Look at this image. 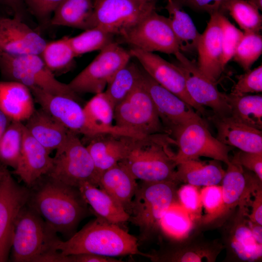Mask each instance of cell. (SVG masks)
<instances>
[{
    "label": "cell",
    "instance_id": "46",
    "mask_svg": "<svg viewBox=\"0 0 262 262\" xmlns=\"http://www.w3.org/2000/svg\"><path fill=\"white\" fill-rule=\"evenodd\" d=\"M63 0H23L28 13L44 26L50 25L52 14Z\"/></svg>",
    "mask_w": 262,
    "mask_h": 262
},
{
    "label": "cell",
    "instance_id": "41",
    "mask_svg": "<svg viewBox=\"0 0 262 262\" xmlns=\"http://www.w3.org/2000/svg\"><path fill=\"white\" fill-rule=\"evenodd\" d=\"M200 194L205 213L199 225H207L224 216L225 204L221 186L217 184L204 186Z\"/></svg>",
    "mask_w": 262,
    "mask_h": 262
},
{
    "label": "cell",
    "instance_id": "27",
    "mask_svg": "<svg viewBox=\"0 0 262 262\" xmlns=\"http://www.w3.org/2000/svg\"><path fill=\"white\" fill-rule=\"evenodd\" d=\"M26 121L28 132L50 153L65 143L71 131L41 108Z\"/></svg>",
    "mask_w": 262,
    "mask_h": 262
},
{
    "label": "cell",
    "instance_id": "10",
    "mask_svg": "<svg viewBox=\"0 0 262 262\" xmlns=\"http://www.w3.org/2000/svg\"><path fill=\"white\" fill-rule=\"evenodd\" d=\"M131 57L129 50L114 41L101 49L94 59L67 84L79 95L103 92L115 73Z\"/></svg>",
    "mask_w": 262,
    "mask_h": 262
},
{
    "label": "cell",
    "instance_id": "14",
    "mask_svg": "<svg viewBox=\"0 0 262 262\" xmlns=\"http://www.w3.org/2000/svg\"><path fill=\"white\" fill-rule=\"evenodd\" d=\"M174 63L181 72L187 91L197 104L210 108L213 114L221 116L231 115V109L225 93L219 91L216 83L210 80L198 69L196 63L187 58L181 51L175 55Z\"/></svg>",
    "mask_w": 262,
    "mask_h": 262
},
{
    "label": "cell",
    "instance_id": "52",
    "mask_svg": "<svg viewBox=\"0 0 262 262\" xmlns=\"http://www.w3.org/2000/svg\"><path fill=\"white\" fill-rule=\"evenodd\" d=\"M248 224L255 241L259 244L262 245V225L248 219Z\"/></svg>",
    "mask_w": 262,
    "mask_h": 262
},
{
    "label": "cell",
    "instance_id": "22",
    "mask_svg": "<svg viewBox=\"0 0 262 262\" xmlns=\"http://www.w3.org/2000/svg\"><path fill=\"white\" fill-rule=\"evenodd\" d=\"M218 13L210 15L197 44V66L207 78L216 83L225 68L222 63L221 30Z\"/></svg>",
    "mask_w": 262,
    "mask_h": 262
},
{
    "label": "cell",
    "instance_id": "5",
    "mask_svg": "<svg viewBox=\"0 0 262 262\" xmlns=\"http://www.w3.org/2000/svg\"><path fill=\"white\" fill-rule=\"evenodd\" d=\"M178 184L173 181H142L138 184L128 221L139 228L141 240L149 238L160 229L164 213L178 202Z\"/></svg>",
    "mask_w": 262,
    "mask_h": 262
},
{
    "label": "cell",
    "instance_id": "1",
    "mask_svg": "<svg viewBox=\"0 0 262 262\" xmlns=\"http://www.w3.org/2000/svg\"><path fill=\"white\" fill-rule=\"evenodd\" d=\"M29 190L27 204L66 240L76 232L82 220L93 213L78 188L48 175Z\"/></svg>",
    "mask_w": 262,
    "mask_h": 262
},
{
    "label": "cell",
    "instance_id": "3",
    "mask_svg": "<svg viewBox=\"0 0 262 262\" xmlns=\"http://www.w3.org/2000/svg\"><path fill=\"white\" fill-rule=\"evenodd\" d=\"M172 145L176 146L175 140L166 133L133 137L127 156L119 163L136 180L177 182L175 153L170 147Z\"/></svg>",
    "mask_w": 262,
    "mask_h": 262
},
{
    "label": "cell",
    "instance_id": "26",
    "mask_svg": "<svg viewBox=\"0 0 262 262\" xmlns=\"http://www.w3.org/2000/svg\"><path fill=\"white\" fill-rule=\"evenodd\" d=\"M133 137L106 133L88 139L86 147L99 178L104 171L126 158Z\"/></svg>",
    "mask_w": 262,
    "mask_h": 262
},
{
    "label": "cell",
    "instance_id": "21",
    "mask_svg": "<svg viewBox=\"0 0 262 262\" xmlns=\"http://www.w3.org/2000/svg\"><path fill=\"white\" fill-rule=\"evenodd\" d=\"M35 101L40 108L62 123L70 131L84 135L86 119L80 99L56 95L40 88H30Z\"/></svg>",
    "mask_w": 262,
    "mask_h": 262
},
{
    "label": "cell",
    "instance_id": "39",
    "mask_svg": "<svg viewBox=\"0 0 262 262\" xmlns=\"http://www.w3.org/2000/svg\"><path fill=\"white\" fill-rule=\"evenodd\" d=\"M115 35L99 27L84 30L68 39L76 57L93 51L101 50L115 41Z\"/></svg>",
    "mask_w": 262,
    "mask_h": 262
},
{
    "label": "cell",
    "instance_id": "12",
    "mask_svg": "<svg viewBox=\"0 0 262 262\" xmlns=\"http://www.w3.org/2000/svg\"><path fill=\"white\" fill-rule=\"evenodd\" d=\"M120 36L123 42L145 51L174 55L180 51L169 17L158 14L156 10Z\"/></svg>",
    "mask_w": 262,
    "mask_h": 262
},
{
    "label": "cell",
    "instance_id": "56",
    "mask_svg": "<svg viewBox=\"0 0 262 262\" xmlns=\"http://www.w3.org/2000/svg\"></svg>",
    "mask_w": 262,
    "mask_h": 262
},
{
    "label": "cell",
    "instance_id": "40",
    "mask_svg": "<svg viewBox=\"0 0 262 262\" xmlns=\"http://www.w3.org/2000/svg\"><path fill=\"white\" fill-rule=\"evenodd\" d=\"M243 32L260 33L262 16L259 10L247 0H230L225 8Z\"/></svg>",
    "mask_w": 262,
    "mask_h": 262
},
{
    "label": "cell",
    "instance_id": "9",
    "mask_svg": "<svg viewBox=\"0 0 262 262\" xmlns=\"http://www.w3.org/2000/svg\"><path fill=\"white\" fill-rule=\"evenodd\" d=\"M172 137L178 148L174 157L177 165L200 157L218 160L227 165L230 163L229 152L233 147L221 143L213 137L201 117L188 122Z\"/></svg>",
    "mask_w": 262,
    "mask_h": 262
},
{
    "label": "cell",
    "instance_id": "20",
    "mask_svg": "<svg viewBox=\"0 0 262 262\" xmlns=\"http://www.w3.org/2000/svg\"><path fill=\"white\" fill-rule=\"evenodd\" d=\"M227 165L221 186L224 216L237 207L249 205L251 197L262 186V181L253 172L243 167L233 159L230 158V163Z\"/></svg>",
    "mask_w": 262,
    "mask_h": 262
},
{
    "label": "cell",
    "instance_id": "47",
    "mask_svg": "<svg viewBox=\"0 0 262 262\" xmlns=\"http://www.w3.org/2000/svg\"><path fill=\"white\" fill-rule=\"evenodd\" d=\"M180 7H188L194 11L205 12L210 15L220 12L225 15V6L230 0H171Z\"/></svg>",
    "mask_w": 262,
    "mask_h": 262
},
{
    "label": "cell",
    "instance_id": "6",
    "mask_svg": "<svg viewBox=\"0 0 262 262\" xmlns=\"http://www.w3.org/2000/svg\"><path fill=\"white\" fill-rule=\"evenodd\" d=\"M0 73L4 81L16 82L29 88L36 87L51 94L80 99L67 84L56 79L38 54L0 56Z\"/></svg>",
    "mask_w": 262,
    "mask_h": 262
},
{
    "label": "cell",
    "instance_id": "13",
    "mask_svg": "<svg viewBox=\"0 0 262 262\" xmlns=\"http://www.w3.org/2000/svg\"><path fill=\"white\" fill-rule=\"evenodd\" d=\"M29 194V188L18 184L7 169L0 181V262L9 259L16 220Z\"/></svg>",
    "mask_w": 262,
    "mask_h": 262
},
{
    "label": "cell",
    "instance_id": "24",
    "mask_svg": "<svg viewBox=\"0 0 262 262\" xmlns=\"http://www.w3.org/2000/svg\"><path fill=\"white\" fill-rule=\"evenodd\" d=\"M217 130L216 138L221 143L240 150L262 152V131L235 119L232 116L208 115Z\"/></svg>",
    "mask_w": 262,
    "mask_h": 262
},
{
    "label": "cell",
    "instance_id": "50",
    "mask_svg": "<svg viewBox=\"0 0 262 262\" xmlns=\"http://www.w3.org/2000/svg\"><path fill=\"white\" fill-rule=\"evenodd\" d=\"M252 197L249 204L251 211L246 214L247 217L250 221L262 225V186L257 189Z\"/></svg>",
    "mask_w": 262,
    "mask_h": 262
},
{
    "label": "cell",
    "instance_id": "44",
    "mask_svg": "<svg viewBox=\"0 0 262 262\" xmlns=\"http://www.w3.org/2000/svg\"><path fill=\"white\" fill-rule=\"evenodd\" d=\"M177 197L179 203L193 221L196 224H199L202 216V206L198 187L185 183L178 189Z\"/></svg>",
    "mask_w": 262,
    "mask_h": 262
},
{
    "label": "cell",
    "instance_id": "34",
    "mask_svg": "<svg viewBox=\"0 0 262 262\" xmlns=\"http://www.w3.org/2000/svg\"><path fill=\"white\" fill-rule=\"evenodd\" d=\"M231 109V116L251 127L262 129V96L261 95L225 94Z\"/></svg>",
    "mask_w": 262,
    "mask_h": 262
},
{
    "label": "cell",
    "instance_id": "42",
    "mask_svg": "<svg viewBox=\"0 0 262 262\" xmlns=\"http://www.w3.org/2000/svg\"><path fill=\"white\" fill-rule=\"evenodd\" d=\"M259 33L244 32L235 51L233 60L245 71L250 69L262 53V36Z\"/></svg>",
    "mask_w": 262,
    "mask_h": 262
},
{
    "label": "cell",
    "instance_id": "19",
    "mask_svg": "<svg viewBox=\"0 0 262 262\" xmlns=\"http://www.w3.org/2000/svg\"><path fill=\"white\" fill-rule=\"evenodd\" d=\"M47 42L26 22L0 17V56L40 55Z\"/></svg>",
    "mask_w": 262,
    "mask_h": 262
},
{
    "label": "cell",
    "instance_id": "55",
    "mask_svg": "<svg viewBox=\"0 0 262 262\" xmlns=\"http://www.w3.org/2000/svg\"><path fill=\"white\" fill-rule=\"evenodd\" d=\"M143 0V1H149V2H157L158 0Z\"/></svg>",
    "mask_w": 262,
    "mask_h": 262
},
{
    "label": "cell",
    "instance_id": "45",
    "mask_svg": "<svg viewBox=\"0 0 262 262\" xmlns=\"http://www.w3.org/2000/svg\"><path fill=\"white\" fill-rule=\"evenodd\" d=\"M237 81L233 86L231 93L245 95L262 92V65L237 76Z\"/></svg>",
    "mask_w": 262,
    "mask_h": 262
},
{
    "label": "cell",
    "instance_id": "30",
    "mask_svg": "<svg viewBox=\"0 0 262 262\" xmlns=\"http://www.w3.org/2000/svg\"><path fill=\"white\" fill-rule=\"evenodd\" d=\"M219 161L190 160L177 164L175 180L197 187L217 185L222 181L225 170Z\"/></svg>",
    "mask_w": 262,
    "mask_h": 262
},
{
    "label": "cell",
    "instance_id": "31",
    "mask_svg": "<svg viewBox=\"0 0 262 262\" xmlns=\"http://www.w3.org/2000/svg\"><path fill=\"white\" fill-rule=\"evenodd\" d=\"M78 188L96 216L119 225L129 221L130 214L104 190L88 182L81 184Z\"/></svg>",
    "mask_w": 262,
    "mask_h": 262
},
{
    "label": "cell",
    "instance_id": "53",
    "mask_svg": "<svg viewBox=\"0 0 262 262\" xmlns=\"http://www.w3.org/2000/svg\"><path fill=\"white\" fill-rule=\"evenodd\" d=\"M11 121L0 110V140Z\"/></svg>",
    "mask_w": 262,
    "mask_h": 262
},
{
    "label": "cell",
    "instance_id": "51",
    "mask_svg": "<svg viewBox=\"0 0 262 262\" xmlns=\"http://www.w3.org/2000/svg\"><path fill=\"white\" fill-rule=\"evenodd\" d=\"M0 4L9 9L13 17L26 21L28 12L23 0H0Z\"/></svg>",
    "mask_w": 262,
    "mask_h": 262
},
{
    "label": "cell",
    "instance_id": "28",
    "mask_svg": "<svg viewBox=\"0 0 262 262\" xmlns=\"http://www.w3.org/2000/svg\"><path fill=\"white\" fill-rule=\"evenodd\" d=\"M33 99L27 86L14 81H0V110L11 120H27L35 110Z\"/></svg>",
    "mask_w": 262,
    "mask_h": 262
},
{
    "label": "cell",
    "instance_id": "4",
    "mask_svg": "<svg viewBox=\"0 0 262 262\" xmlns=\"http://www.w3.org/2000/svg\"><path fill=\"white\" fill-rule=\"evenodd\" d=\"M60 239L44 219L27 203L17 215L12 240L15 262H62L56 248Z\"/></svg>",
    "mask_w": 262,
    "mask_h": 262
},
{
    "label": "cell",
    "instance_id": "11",
    "mask_svg": "<svg viewBox=\"0 0 262 262\" xmlns=\"http://www.w3.org/2000/svg\"><path fill=\"white\" fill-rule=\"evenodd\" d=\"M93 0L90 28L99 27L115 35H120L156 10L157 3L140 0Z\"/></svg>",
    "mask_w": 262,
    "mask_h": 262
},
{
    "label": "cell",
    "instance_id": "29",
    "mask_svg": "<svg viewBox=\"0 0 262 262\" xmlns=\"http://www.w3.org/2000/svg\"><path fill=\"white\" fill-rule=\"evenodd\" d=\"M136 180L130 172L118 163L101 174L98 186L116 200L130 215L138 185Z\"/></svg>",
    "mask_w": 262,
    "mask_h": 262
},
{
    "label": "cell",
    "instance_id": "7",
    "mask_svg": "<svg viewBox=\"0 0 262 262\" xmlns=\"http://www.w3.org/2000/svg\"><path fill=\"white\" fill-rule=\"evenodd\" d=\"M53 158V166L48 176L77 188L84 182L98 186L99 178L93 159L78 134L70 131Z\"/></svg>",
    "mask_w": 262,
    "mask_h": 262
},
{
    "label": "cell",
    "instance_id": "18",
    "mask_svg": "<svg viewBox=\"0 0 262 262\" xmlns=\"http://www.w3.org/2000/svg\"><path fill=\"white\" fill-rule=\"evenodd\" d=\"M223 248L221 241L190 234L149 254V259L155 262H214Z\"/></svg>",
    "mask_w": 262,
    "mask_h": 262
},
{
    "label": "cell",
    "instance_id": "23",
    "mask_svg": "<svg viewBox=\"0 0 262 262\" xmlns=\"http://www.w3.org/2000/svg\"><path fill=\"white\" fill-rule=\"evenodd\" d=\"M53 164V158L50 153L25 128L20 156L12 174L17 176L29 188L49 173Z\"/></svg>",
    "mask_w": 262,
    "mask_h": 262
},
{
    "label": "cell",
    "instance_id": "17",
    "mask_svg": "<svg viewBox=\"0 0 262 262\" xmlns=\"http://www.w3.org/2000/svg\"><path fill=\"white\" fill-rule=\"evenodd\" d=\"M129 51L155 81L191 106L199 115H207L204 107L196 103L189 95L184 77L175 64L153 52L136 48L132 47Z\"/></svg>",
    "mask_w": 262,
    "mask_h": 262
},
{
    "label": "cell",
    "instance_id": "35",
    "mask_svg": "<svg viewBox=\"0 0 262 262\" xmlns=\"http://www.w3.org/2000/svg\"><path fill=\"white\" fill-rule=\"evenodd\" d=\"M141 73L142 67L130 61L115 73L103 91L114 108L134 88Z\"/></svg>",
    "mask_w": 262,
    "mask_h": 262
},
{
    "label": "cell",
    "instance_id": "15",
    "mask_svg": "<svg viewBox=\"0 0 262 262\" xmlns=\"http://www.w3.org/2000/svg\"><path fill=\"white\" fill-rule=\"evenodd\" d=\"M141 79L164 127L171 137L188 122L201 117L191 106L157 83L142 67Z\"/></svg>",
    "mask_w": 262,
    "mask_h": 262
},
{
    "label": "cell",
    "instance_id": "36",
    "mask_svg": "<svg viewBox=\"0 0 262 262\" xmlns=\"http://www.w3.org/2000/svg\"><path fill=\"white\" fill-rule=\"evenodd\" d=\"M68 36L47 42L40 54L48 69L56 76L71 70L76 56L70 45Z\"/></svg>",
    "mask_w": 262,
    "mask_h": 262
},
{
    "label": "cell",
    "instance_id": "37",
    "mask_svg": "<svg viewBox=\"0 0 262 262\" xmlns=\"http://www.w3.org/2000/svg\"><path fill=\"white\" fill-rule=\"evenodd\" d=\"M196 223L179 202L173 204L163 216L160 229L174 241L183 239L191 233Z\"/></svg>",
    "mask_w": 262,
    "mask_h": 262
},
{
    "label": "cell",
    "instance_id": "32",
    "mask_svg": "<svg viewBox=\"0 0 262 262\" xmlns=\"http://www.w3.org/2000/svg\"><path fill=\"white\" fill-rule=\"evenodd\" d=\"M93 9V0H63L54 11L50 25L88 29Z\"/></svg>",
    "mask_w": 262,
    "mask_h": 262
},
{
    "label": "cell",
    "instance_id": "25",
    "mask_svg": "<svg viewBox=\"0 0 262 262\" xmlns=\"http://www.w3.org/2000/svg\"><path fill=\"white\" fill-rule=\"evenodd\" d=\"M83 108L86 119L84 136L87 139L106 133L144 136L113 125L115 108L104 92L95 94Z\"/></svg>",
    "mask_w": 262,
    "mask_h": 262
},
{
    "label": "cell",
    "instance_id": "8",
    "mask_svg": "<svg viewBox=\"0 0 262 262\" xmlns=\"http://www.w3.org/2000/svg\"><path fill=\"white\" fill-rule=\"evenodd\" d=\"M114 120L116 126L141 136L168 134L141 77L130 94L115 107Z\"/></svg>",
    "mask_w": 262,
    "mask_h": 262
},
{
    "label": "cell",
    "instance_id": "43",
    "mask_svg": "<svg viewBox=\"0 0 262 262\" xmlns=\"http://www.w3.org/2000/svg\"><path fill=\"white\" fill-rule=\"evenodd\" d=\"M218 17L222 34V63L225 68L233 58L244 32L233 25L225 14L218 12Z\"/></svg>",
    "mask_w": 262,
    "mask_h": 262
},
{
    "label": "cell",
    "instance_id": "33",
    "mask_svg": "<svg viewBox=\"0 0 262 262\" xmlns=\"http://www.w3.org/2000/svg\"><path fill=\"white\" fill-rule=\"evenodd\" d=\"M165 9L168 11L172 30L178 40L181 52H196L201 33L197 31L189 15L182 7L167 0Z\"/></svg>",
    "mask_w": 262,
    "mask_h": 262
},
{
    "label": "cell",
    "instance_id": "49",
    "mask_svg": "<svg viewBox=\"0 0 262 262\" xmlns=\"http://www.w3.org/2000/svg\"><path fill=\"white\" fill-rule=\"evenodd\" d=\"M114 258L90 253H80L63 256V262H122Z\"/></svg>",
    "mask_w": 262,
    "mask_h": 262
},
{
    "label": "cell",
    "instance_id": "54",
    "mask_svg": "<svg viewBox=\"0 0 262 262\" xmlns=\"http://www.w3.org/2000/svg\"><path fill=\"white\" fill-rule=\"evenodd\" d=\"M7 169L5 166L0 165V181L3 177Z\"/></svg>",
    "mask_w": 262,
    "mask_h": 262
},
{
    "label": "cell",
    "instance_id": "48",
    "mask_svg": "<svg viewBox=\"0 0 262 262\" xmlns=\"http://www.w3.org/2000/svg\"><path fill=\"white\" fill-rule=\"evenodd\" d=\"M245 168L253 172L262 181V152L239 150L232 158Z\"/></svg>",
    "mask_w": 262,
    "mask_h": 262
},
{
    "label": "cell",
    "instance_id": "2",
    "mask_svg": "<svg viewBox=\"0 0 262 262\" xmlns=\"http://www.w3.org/2000/svg\"><path fill=\"white\" fill-rule=\"evenodd\" d=\"M96 216L67 240L58 241L56 248L61 255L90 253L115 257L139 255L149 258V254L139 250L135 236L119 225Z\"/></svg>",
    "mask_w": 262,
    "mask_h": 262
},
{
    "label": "cell",
    "instance_id": "38",
    "mask_svg": "<svg viewBox=\"0 0 262 262\" xmlns=\"http://www.w3.org/2000/svg\"><path fill=\"white\" fill-rule=\"evenodd\" d=\"M25 127L22 122L11 121L0 140V163L15 169L22 147Z\"/></svg>",
    "mask_w": 262,
    "mask_h": 262
},
{
    "label": "cell",
    "instance_id": "16",
    "mask_svg": "<svg viewBox=\"0 0 262 262\" xmlns=\"http://www.w3.org/2000/svg\"><path fill=\"white\" fill-rule=\"evenodd\" d=\"M246 206L238 210L224 225L222 244L228 262H257L262 261V245L255 241L248 224Z\"/></svg>",
    "mask_w": 262,
    "mask_h": 262
}]
</instances>
